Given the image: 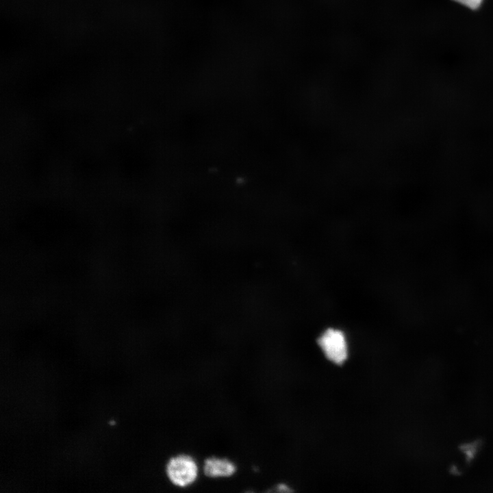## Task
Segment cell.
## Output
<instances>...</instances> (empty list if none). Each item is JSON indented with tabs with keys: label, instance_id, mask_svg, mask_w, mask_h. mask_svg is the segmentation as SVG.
I'll return each mask as SVG.
<instances>
[{
	"label": "cell",
	"instance_id": "cell-1",
	"mask_svg": "<svg viewBox=\"0 0 493 493\" xmlns=\"http://www.w3.org/2000/svg\"><path fill=\"white\" fill-rule=\"evenodd\" d=\"M166 472L172 483L179 487H186L195 481L198 469L195 461L191 457L180 455L169 460Z\"/></svg>",
	"mask_w": 493,
	"mask_h": 493
},
{
	"label": "cell",
	"instance_id": "cell-2",
	"mask_svg": "<svg viewBox=\"0 0 493 493\" xmlns=\"http://www.w3.org/2000/svg\"><path fill=\"white\" fill-rule=\"evenodd\" d=\"M318 343L325 356L336 364H342L348 356L344 334L339 329L329 328L318 339Z\"/></svg>",
	"mask_w": 493,
	"mask_h": 493
},
{
	"label": "cell",
	"instance_id": "cell-4",
	"mask_svg": "<svg viewBox=\"0 0 493 493\" xmlns=\"http://www.w3.org/2000/svg\"><path fill=\"white\" fill-rule=\"evenodd\" d=\"M471 9L477 8L483 0H454Z\"/></svg>",
	"mask_w": 493,
	"mask_h": 493
},
{
	"label": "cell",
	"instance_id": "cell-3",
	"mask_svg": "<svg viewBox=\"0 0 493 493\" xmlns=\"http://www.w3.org/2000/svg\"><path fill=\"white\" fill-rule=\"evenodd\" d=\"M235 471V465L227 459L210 457L207 459L204 464V472L210 477H229Z\"/></svg>",
	"mask_w": 493,
	"mask_h": 493
},
{
	"label": "cell",
	"instance_id": "cell-5",
	"mask_svg": "<svg viewBox=\"0 0 493 493\" xmlns=\"http://www.w3.org/2000/svg\"><path fill=\"white\" fill-rule=\"evenodd\" d=\"M278 489L279 491H285V492L290 491V489L286 485H279L278 486Z\"/></svg>",
	"mask_w": 493,
	"mask_h": 493
}]
</instances>
